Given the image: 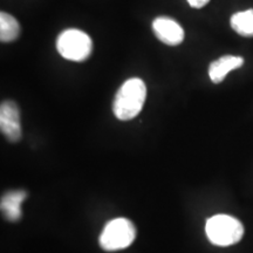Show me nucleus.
I'll use <instances>...</instances> for the list:
<instances>
[{
	"label": "nucleus",
	"instance_id": "obj_3",
	"mask_svg": "<svg viewBox=\"0 0 253 253\" xmlns=\"http://www.w3.org/2000/svg\"><path fill=\"white\" fill-rule=\"evenodd\" d=\"M56 49L62 58L80 62L89 58L93 42L90 37L84 31L69 28L59 36L56 40Z\"/></svg>",
	"mask_w": 253,
	"mask_h": 253
},
{
	"label": "nucleus",
	"instance_id": "obj_8",
	"mask_svg": "<svg viewBox=\"0 0 253 253\" xmlns=\"http://www.w3.org/2000/svg\"><path fill=\"white\" fill-rule=\"evenodd\" d=\"M26 199L24 190L6 192L1 198V211L9 221H17L21 218V204Z\"/></svg>",
	"mask_w": 253,
	"mask_h": 253
},
{
	"label": "nucleus",
	"instance_id": "obj_2",
	"mask_svg": "<svg viewBox=\"0 0 253 253\" xmlns=\"http://www.w3.org/2000/svg\"><path fill=\"white\" fill-rule=\"evenodd\" d=\"M209 240L217 246H230L238 243L244 235V227L235 217L216 214L209 218L205 225Z\"/></svg>",
	"mask_w": 253,
	"mask_h": 253
},
{
	"label": "nucleus",
	"instance_id": "obj_1",
	"mask_svg": "<svg viewBox=\"0 0 253 253\" xmlns=\"http://www.w3.org/2000/svg\"><path fill=\"white\" fill-rule=\"evenodd\" d=\"M147 99V86L138 78L126 80L120 87L113 103L114 115L121 121H129L136 118L143 108Z\"/></svg>",
	"mask_w": 253,
	"mask_h": 253
},
{
	"label": "nucleus",
	"instance_id": "obj_10",
	"mask_svg": "<svg viewBox=\"0 0 253 253\" xmlns=\"http://www.w3.org/2000/svg\"><path fill=\"white\" fill-rule=\"evenodd\" d=\"M20 34V25L11 14L0 13V40L2 42H11L18 39Z\"/></svg>",
	"mask_w": 253,
	"mask_h": 253
},
{
	"label": "nucleus",
	"instance_id": "obj_9",
	"mask_svg": "<svg viewBox=\"0 0 253 253\" xmlns=\"http://www.w3.org/2000/svg\"><path fill=\"white\" fill-rule=\"evenodd\" d=\"M231 27L243 37H253V9L238 12L231 17Z\"/></svg>",
	"mask_w": 253,
	"mask_h": 253
},
{
	"label": "nucleus",
	"instance_id": "obj_7",
	"mask_svg": "<svg viewBox=\"0 0 253 253\" xmlns=\"http://www.w3.org/2000/svg\"><path fill=\"white\" fill-rule=\"evenodd\" d=\"M244 65V59L242 56L224 55L210 63L209 67V77L213 84H220L226 78L231 71H235Z\"/></svg>",
	"mask_w": 253,
	"mask_h": 253
},
{
	"label": "nucleus",
	"instance_id": "obj_11",
	"mask_svg": "<svg viewBox=\"0 0 253 253\" xmlns=\"http://www.w3.org/2000/svg\"><path fill=\"white\" fill-rule=\"evenodd\" d=\"M209 1H210V0H188L189 5L194 8L204 7V6L207 5Z\"/></svg>",
	"mask_w": 253,
	"mask_h": 253
},
{
	"label": "nucleus",
	"instance_id": "obj_6",
	"mask_svg": "<svg viewBox=\"0 0 253 253\" xmlns=\"http://www.w3.org/2000/svg\"><path fill=\"white\" fill-rule=\"evenodd\" d=\"M153 30L158 40L169 46H177L184 40L183 27L168 17H158L153 21Z\"/></svg>",
	"mask_w": 253,
	"mask_h": 253
},
{
	"label": "nucleus",
	"instance_id": "obj_4",
	"mask_svg": "<svg viewBox=\"0 0 253 253\" xmlns=\"http://www.w3.org/2000/svg\"><path fill=\"white\" fill-rule=\"evenodd\" d=\"M136 238L134 224L126 218L110 220L100 236V245L106 251H118L128 248Z\"/></svg>",
	"mask_w": 253,
	"mask_h": 253
},
{
	"label": "nucleus",
	"instance_id": "obj_5",
	"mask_svg": "<svg viewBox=\"0 0 253 253\" xmlns=\"http://www.w3.org/2000/svg\"><path fill=\"white\" fill-rule=\"evenodd\" d=\"M0 129L9 142L20 141V112L13 101H5L0 106Z\"/></svg>",
	"mask_w": 253,
	"mask_h": 253
}]
</instances>
